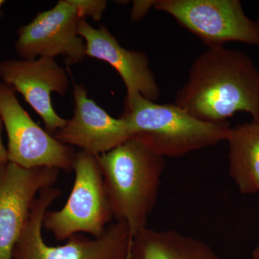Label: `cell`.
I'll use <instances>...</instances> for the list:
<instances>
[{
  "mask_svg": "<svg viewBox=\"0 0 259 259\" xmlns=\"http://www.w3.org/2000/svg\"><path fill=\"white\" fill-rule=\"evenodd\" d=\"M1 16H2V15H1V14H0V17H1Z\"/></svg>",
  "mask_w": 259,
  "mask_h": 259,
  "instance_id": "obj_21",
  "label": "cell"
},
{
  "mask_svg": "<svg viewBox=\"0 0 259 259\" xmlns=\"http://www.w3.org/2000/svg\"><path fill=\"white\" fill-rule=\"evenodd\" d=\"M79 35L84 40L87 56L105 61L118 73L127 90L126 96L139 93L151 101L157 100L159 88L144 52L121 47L107 27L95 28L84 19L80 23Z\"/></svg>",
  "mask_w": 259,
  "mask_h": 259,
  "instance_id": "obj_12",
  "label": "cell"
},
{
  "mask_svg": "<svg viewBox=\"0 0 259 259\" xmlns=\"http://www.w3.org/2000/svg\"><path fill=\"white\" fill-rule=\"evenodd\" d=\"M228 142L230 176L243 194L259 192V122L231 129Z\"/></svg>",
  "mask_w": 259,
  "mask_h": 259,
  "instance_id": "obj_14",
  "label": "cell"
},
{
  "mask_svg": "<svg viewBox=\"0 0 259 259\" xmlns=\"http://www.w3.org/2000/svg\"><path fill=\"white\" fill-rule=\"evenodd\" d=\"M60 170L25 168L8 161L0 169V259H12L37 195L54 187Z\"/></svg>",
  "mask_w": 259,
  "mask_h": 259,
  "instance_id": "obj_9",
  "label": "cell"
},
{
  "mask_svg": "<svg viewBox=\"0 0 259 259\" xmlns=\"http://www.w3.org/2000/svg\"><path fill=\"white\" fill-rule=\"evenodd\" d=\"M0 116L8 138V161L25 168L73 170L74 150L61 144L32 120L19 102L15 89L0 81Z\"/></svg>",
  "mask_w": 259,
  "mask_h": 259,
  "instance_id": "obj_7",
  "label": "cell"
},
{
  "mask_svg": "<svg viewBox=\"0 0 259 259\" xmlns=\"http://www.w3.org/2000/svg\"><path fill=\"white\" fill-rule=\"evenodd\" d=\"M153 8L171 15L208 48L231 41L259 46L256 21L245 15L239 0H159Z\"/></svg>",
  "mask_w": 259,
  "mask_h": 259,
  "instance_id": "obj_6",
  "label": "cell"
},
{
  "mask_svg": "<svg viewBox=\"0 0 259 259\" xmlns=\"http://www.w3.org/2000/svg\"><path fill=\"white\" fill-rule=\"evenodd\" d=\"M81 18H93L99 21L102 18L107 8V1L105 0H73Z\"/></svg>",
  "mask_w": 259,
  "mask_h": 259,
  "instance_id": "obj_15",
  "label": "cell"
},
{
  "mask_svg": "<svg viewBox=\"0 0 259 259\" xmlns=\"http://www.w3.org/2000/svg\"><path fill=\"white\" fill-rule=\"evenodd\" d=\"M73 95L72 117L53 136L59 142L98 156L131 139L125 120L112 117L89 98L84 87L74 83Z\"/></svg>",
  "mask_w": 259,
  "mask_h": 259,
  "instance_id": "obj_11",
  "label": "cell"
},
{
  "mask_svg": "<svg viewBox=\"0 0 259 259\" xmlns=\"http://www.w3.org/2000/svg\"><path fill=\"white\" fill-rule=\"evenodd\" d=\"M175 104L205 122H228L238 112L259 121V71L243 51L209 47L194 61Z\"/></svg>",
  "mask_w": 259,
  "mask_h": 259,
  "instance_id": "obj_1",
  "label": "cell"
},
{
  "mask_svg": "<svg viewBox=\"0 0 259 259\" xmlns=\"http://www.w3.org/2000/svg\"><path fill=\"white\" fill-rule=\"evenodd\" d=\"M258 122H259V121H258Z\"/></svg>",
  "mask_w": 259,
  "mask_h": 259,
  "instance_id": "obj_22",
  "label": "cell"
},
{
  "mask_svg": "<svg viewBox=\"0 0 259 259\" xmlns=\"http://www.w3.org/2000/svg\"><path fill=\"white\" fill-rule=\"evenodd\" d=\"M5 164V163H4V164H3V163H0V169H1L2 167L4 166Z\"/></svg>",
  "mask_w": 259,
  "mask_h": 259,
  "instance_id": "obj_20",
  "label": "cell"
},
{
  "mask_svg": "<svg viewBox=\"0 0 259 259\" xmlns=\"http://www.w3.org/2000/svg\"><path fill=\"white\" fill-rule=\"evenodd\" d=\"M60 190L44 189L37 195L31 212L15 243L12 259H128L133 240L127 225L116 221L103 236L91 238L81 234L70 237L67 243L52 246L42 236V220L51 204L59 198Z\"/></svg>",
  "mask_w": 259,
  "mask_h": 259,
  "instance_id": "obj_4",
  "label": "cell"
},
{
  "mask_svg": "<svg viewBox=\"0 0 259 259\" xmlns=\"http://www.w3.org/2000/svg\"><path fill=\"white\" fill-rule=\"evenodd\" d=\"M3 122L2 120L1 116H0V163H8V151L5 148L4 144L2 140V130H3Z\"/></svg>",
  "mask_w": 259,
  "mask_h": 259,
  "instance_id": "obj_17",
  "label": "cell"
},
{
  "mask_svg": "<svg viewBox=\"0 0 259 259\" xmlns=\"http://www.w3.org/2000/svg\"><path fill=\"white\" fill-rule=\"evenodd\" d=\"M97 159L112 216L127 225L133 240L156 206L164 158L131 137Z\"/></svg>",
  "mask_w": 259,
  "mask_h": 259,
  "instance_id": "obj_2",
  "label": "cell"
},
{
  "mask_svg": "<svg viewBox=\"0 0 259 259\" xmlns=\"http://www.w3.org/2000/svg\"><path fill=\"white\" fill-rule=\"evenodd\" d=\"M155 1H134V7L131 10V19L133 21H139L151 7Z\"/></svg>",
  "mask_w": 259,
  "mask_h": 259,
  "instance_id": "obj_16",
  "label": "cell"
},
{
  "mask_svg": "<svg viewBox=\"0 0 259 259\" xmlns=\"http://www.w3.org/2000/svg\"><path fill=\"white\" fill-rule=\"evenodd\" d=\"M81 20L73 0H60L18 28L15 51L23 60L61 56L68 64L81 62L87 56L84 40L79 35Z\"/></svg>",
  "mask_w": 259,
  "mask_h": 259,
  "instance_id": "obj_8",
  "label": "cell"
},
{
  "mask_svg": "<svg viewBox=\"0 0 259 259\" xmlns=\"http://www.w3.org/2000/svg\"><path fill=\"white\" fill-rule=\"evenodd\" d=\"M0 79L23 95L41 117L49 134L54 136L66 124V120L56 113L51 100L53 93L64 96L69 82L66 70L55 59L0 61Z\"/></svg>",
  "mask_w": 259,
  "mask_h": 259,
  "instance_id": "obj_10",
  "label": "cell"
},
{
  "mask_svg": "<svg viewBox=\"0 0 259 259\" xmlns=\"http://www.w3.org/2000/svg\"><path fill=\"white\" fill-rule=\"evenodd\" d=\"M253 259H259V245L253 250Z\"/></svg>",
  "mask_w": 259,
  "mask_h": 259,
  "instance_id": "obj_18",
  "label": "cell"
},
{
  "mask_svg": "<svg viewBox=\"0 0 259 259\" xmlns=\"http://www.w3.org/2000/svg\"><path fill=\"white\" fill-rule=\"evenodd\" d=\"M120 117L131 137L162 157L177 158L227 141L229 122H205L174 104L156 103L141 94L125 97Z\"/></svg>",
  "mask_w": 259,
  "mask_h": 259,
  "instance_id": "obj_3",
  "label": "cell"
},
{
  "mask_svg": "<svg viewBox=\"0 0 259 259\" xmlns=\"http://www.w3.org/2000/svg\"><path fill=\"white\" fill-rule=\"evenodd\" d=\"M73 170L75 180L67 201L59 210L48 209L42 228L58 241L81 233L100 238L113 216L97 156L82 151L76 153Z\"/></svg>",
  "mask_w": 259,
  "mask_h": 259,
  "instance_id": "obj_5",
  "label": "cell"
},
{
  "mask_svg": "<svg viewBox=\"0 0 259 259\" xmlns=\"http://www.w3.org/2000/svg\"><path fill=\"white\" fill-rule=\"evenodd\" d=\"M129 259H221L204 241L175 231L146 228L133 239Z\"/></svg>",
  "mask_w": 259,
  "mask_h": 259,
  "instance_id": "obj_13",
  "label": "cell"
},
{
  "mask_svg": "<svg viewBox=\"0 0 259 259\" xmlns=\"http://www.w3.org/2000/svg\"><path fill=\"white\" fill-rule=\"evenodd\" d=\"M256 23H257V25H258V29H259V17H258V20H256Z\"/></svg>",
  "mask_w": 259,
  "mask_h": 259,
  "instance_id": "obj_19",
  "label": "cell"
}]
</instances>
